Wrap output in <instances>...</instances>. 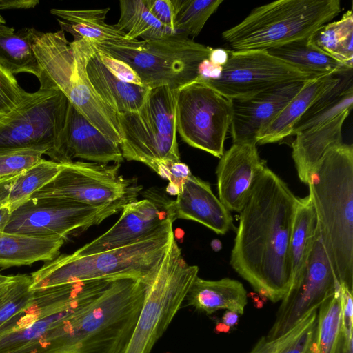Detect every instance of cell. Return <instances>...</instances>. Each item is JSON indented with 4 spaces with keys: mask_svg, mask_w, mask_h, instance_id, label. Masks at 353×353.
Segmentation results:
<instances>
[{
    "mask_svg": "<svg viewBox=\"0 0 353 353\" xmlns=\"http://www.w3.org/2000/svg\"><path fill=\"white\" fill-rule=\"evenodd\" d=\"M298 199L266 167L240 212L230 264L273 303L283 299L292 281L290 243Z\"/></svg>",
    "mask_w": 353,
    "mask_h": 353,
    "instance_id": "1",
    "label": "cell"
},
{
    "mask_svg": "<svg viewBox=\"0 0 353 353\" xmlns=\"http://www.w3.org/2000/svg\"><path fill=\"white\" fill-rule=\"evenodd\" d=\"M148 285L134 278L113 280L94 300L64 319L39 353H123Z\"/></svg>",
    "mask_w": 353,
    "mask_h": 353,
    "instance_id": "2",
    "label": "cell"
},
{
    "mask_svg": "<svg viewBox=\"0 0 353 353\" xmlns=\"http://www.w3.org/2000/svg\"><path fill=\"white\" fill-rule=\"evenodd\" d=\"M318 228L341 286L353 292V148L330 149L307 183Z\"/></svg>",
    "mask_w": 353,
    "mask_h": 353,
    "instance_id": "3",
    "label": "cell"
},
{
    "mask_svg": "<svg viewBox=\"0 0 353 353\" xmlns=\"http://www.w3.org/2000/svg\"><path fill=\"white\" fill-rule=\"evenodd\" d=\"M33 50L39 68V89L61 92L94 127L120 145L117 114L97 94L87 73V65L97 47L83 39L69 42L60 30L39 31Z\"/></svg>",
    "mask_w": 353,
    "mask_h": 353,
    "instance_id": "4",
    "label": "cell"
},
{
    "mask_svg": "<svg viewBox=\"0 0 353 353\" xmlns=\"http://www.w3.org/2000/svg\"><path fill=\"white\" fill-rule=\"evenodd\" d=\"M173 225L127 246L85 256L61 254L31 274L32 290L101 279L134 278L149 284L174 234Z\"/></svg>",
    "mask_w": 353,
    "mask_h": 353,
    "instance_id": "5",
    "label": "cell"
},
{
    "mask_svg": "<svg viewBox=\"0 0 353 353\" xmlns=\"http://www.w3.org/2000/svg\"><path fill=\"white\" fill-rule=\"evenodd\" d=\"M341 10L339 0H279L254 8L222 33L232 51L267 50L312 36Z\"/></svg>",
    "mask_w": 353,
    "mask_h": 353,
    "instance_id": "6",
    "label": "cell"
},
{
    "mask_svg": "<svg viewBox=\"0 0 353 353\" xmlns=\"http://www.w3.org/2000/svg\"><path fill=\"white\" fill-rule=\"evenodd\" d=\"M177 90L150 89L141 107L118 114L124 159L142 163L168 180L169 167L181 161L175 121Z\"/></svg>",
    "mask_w": 353,
    "mask_h": 353,
    "instance_id": "7",
    "label": "cell"
},
{
    "mask_svg": "<svg viewBox=\"0 0 353 353\" xmlns=\"http://www.w3.org/2000/svg\"><path fill=\"white\" fill-rule=\"evenodd\" d=\"M105 286L104 281L92 280L33 290L31 304L0 326V353H38L49 334Z\"/></svg>",
    "mask_w": 353,
    "mask_h": 353,
    "instance_id": "8",
    "label": "cell"
},
{
    "mask_svg": "<svg viewBox=\"0 0 353 353\" xmlns=\"http://www.w3.org/2000/svg\"><path fill=\"white\" fill-rule=\"evenodd\" d=\"M199 268L184 259L174 234L148 285L133 333L123 353H150L185 300Z\"/></svg>",
    "mask_w": 353,
    "mask_h": 353,
    "instance_id": "9",
    "label": "cell"
},
{
    "mask_svg": "<svg viewBox=\"0 0 353 353\" xmlns=\"http://www.w3.org/2000/svg\"><path fill=\"white\" fill-rule=\"evenodd\" d=\"M96 47L102 54L128 63L143 85L150 89L165 85L171 90L196 80L199 64L208 59L212 49L180 32L157 40H141L133 48Z\"/></svg>",
    "mask_w": 353,
    "mask_h": 353,
    "instance_id": "10",
    "label": "cell"
},
{
    "mask_svg": "<svg viewBox=\"0 0 353 353\" xmlns=\"http://www.w3.org/2000/svg\"><path fill=\"white\" fill-rule=\"evenodd\" d=\"M135 199L128 197L97 208L59 197H30L12 211L4 232L66 239L70 234L99 225Z\"/></svg>",
    "mask_w": 353,
    "mask_h": 353,
    "instance_id": "11",
    "label": "cell"
},
{
    "mask_svg": "<svg viewBox=\"0 0 353 353\" xmlns=\"http://www.w3.org/2000/svg\"><path fill=\"white\" fill-rule=\"evenodd\" d=\"M68 102L59 90L39 89L32 92L17 108L0 117V153L47 147V156L59 163V141Z\"/></svg>",
    "mask_w": 353,
    "mask_h": 353,
    "instance_id": "12",
    "label": "cell"
},
{
    "mask_svg": "<svg viewBox=\"0 0 353 353\" xmlns=\"http://www.w3.org/2000/svg\"><path fill=\"white\" fill-rule=\"evenodd\" d=\"M232 115L230 99L204 81L194 80L176 91V132L193 148L221 158Z\"/></svg>",
    "mask_w": 353,
    "mask_h": 353,
    "instance_id": "13",
    "label": "cell"
},
{
    "mask_svg": "<svg viewBox=\"0 0 353 353\" xmlns=\"http://www.w3.org/2000/svg\"><path fill=\"white\" fill-rule=\"evenodd\" d=\"M120 165L83 161L61 163L54 179L31 197H59L97 208L136 198L141 187L121 175Z\"/></svg>",
    "mask_w": 353,
    "mask_h": 353,
    "instance_id": "14",
    "label": "cell"
},
{
    "mask_svg": "<svg viewBox=\"0 0 353 353\" xmlns=\"http://www.w3.org/2000/svg\"><path fill=\"white\" fill-rule=\"evenodd\" d=\"M321 77L303 71L266 50H229L221 77L205 82L229 99L248 97L285 83Z\"/></svg>",
    "mask_w": 353,
    "mask_h": 353,
    "instance_id": "15",
    "label": "cell"
},
{
    "mask_svg": "<svg viewBox=\"0 0 353 353\" xmlns=\"http://www.w3.org/2000/svg\"><path fill=\"white\" fill-rule=\"evenodd\" d=\"M340 289L318 228L306 267L281 300L274 322L265 338L273 339L285 334L307 313L318 309Z\"/></svg>",
    "mask_w": 353,
    "mask_h": 353,
    "instance_id": "16",
    "label": "cell"
},
{
    "mask_svg": "<svg viewBox=\"0 0 353 353\" xmlns=\"http://www.w3.org/2000/svg\"><path fill=\"white\" fill-rule=\"evenodd\" d=\"M175 220L174 200L158 190H147L144 199L124 205L108 231L73 254L85 256L127 246L159 233Z\"/></svg>",
    "mask_w": 353,
    "mask_h": 353,
    "instance_id": "17",
    "label": "cell"
},
{
    "mask_svg": "<svg viewBox=\"0 0 353 353\" xmlns=\"http://www.w3.org/2000/svg\"><path fill=\"white\" fill-rule=\"evenodd\" d=\"M307 81L285 83L248 97L230 99L233 143L256 145L260 134Z\"/></svg>",
    "mask_w": 353,
    "mask_h": 353,
    "instance_id": "18",
    "label": "cell"
},
{
    "mask_svg": "<svg viewBox=\"0 0 353 353\" xmlns=\"http://www.w3.org/2000/svg\"><path fill=\"white\" fill-rule=\"evenodd\" d=\"M265 168L256 144L233 143L223 152L216 174L219 199L229 211L242 210Z\"/></svg>",
    "mask_w": 353,
    "mask_h": 353,
    "instance_id": "19",
    "label": "cell"
},
{
    "mask_svg": "<svg viewBox=\"0 0 353 353\" xmlns=\"http://www.w3.org/2000/svg\"><path fill=\"white\" fill-rule=\"evenodd\" d=\"M79 158L94 163H121L120 145L105 137L68 102L65 125L59 141V163Z\"/></svg>",
    "mask_w": 353,
    "mask_h": 353,
    "instance_id": "20",
    "label": "cell"
},
{
    "mask_svg": "<svg viewBox=\"0 0 353 353\" xmlns=\"http://www.w3.org/2000/svg\"><path fill=\"white\" fill-rule=\"evenodd\" d=\"M174 208L176 219L194 221L219 234L234 228L230 211L214 194L210 185L192 174L183 183Z\"/></svg>",
    "mask_w": 353,
    "mask_h": 353,
    "instance_id": "21",
    "label": "cell"
},
{
    "mask_svg": "<svg viewBox=\"0 0 353 353\" xmlns=\"http://www.w3.org/2000/svg\"><path fill=\"white\" fill-rule=\"evenodd\" d=\"M109 8L93 10H66L53 8L50 13L64 32L72 35L74 40H86L96 46L133 48L141 41L132 39L116 26L105 23Z\"/></svg>",
    "mask_w": 353,
    "mask_h": 353,
    "instance_id": "22",
    "label": "cell"
},
{
    "mask_svg": "<svg viewBox=\"0 0 353 353\" xmlns=\"http://www.w3.org/2000/svg\"><path fill=\"white\" fill-rule=\"evenodd\" d=\"M350 112L296 134L292 143V159L301 182L307 185L312 171L325 154L343 143L342 128Z\"/></svg>",
    "mask_w": 353,
    "mask_h": 353,
    "instance_id": "23",
    "label": "cell"
},
{
    "mask_svg": "<svg viewBox=\"0 0 353 353\" xmlns=\"http://www.w3.org/2000/svg\"><path fill=\"white\" fill-rule=\"evenodd\" d=\"M338 75H323L310 80L268 125L258 138L257 144L279 141L291 135L296 123L323 94L340 81Z\"/></svg>",
    "mask_w": 353,
    "mask_h": 353,
    "instance_id": "24",
    "label": "cell"
},
{
    "mask_svg": "<svg viewBox=\"0 0 353 353\" xmlns=\"http://www.w3.org/2000/svg\"><path fill=\"white\" fill-rule=\"evenodd\" d=\"M86 70L97 94L117 114L139 110L150 90L146 86L125 83L114 77L101 62L97 50Z\"/></svg>",
    "mask_w": 353,
    "mask_h": 353,
    "instance_id": "25",
    "label": "cell"
},
{
    "mask_svg": "<svg viewBox=\"0 0 353 353\" xmlns=\"http://www.w3.org/2000/svg\"><path fill=\"white\" fill-rule=\"evenodd\" d=\"M185 301L187 305L208 314L220 310L243 314L248 303L247 292L239 281L229 278L212 281L199 276L193 282Z\"/></svg>",
    "mask_w": 353,
    "mask_h": 353,
    "instance_id": "26",
    "label": "cell"
},
{
    "mask_svg": "<svg viewBox=\"0 0 353 353\" xmlns=\"http://www.w3.org/2000/svg\"><path fill=\"white\" fill-rule=\"evenodd\" d=\"M66 239L0 232V267L31 265L56 258Z\"/></svg>",
    "mask_w": 353,
    "mask_h": 353,
    "instance_id": "27",
    "label": "cell"
},
{
    "mask_svg": "<svg viewBox=\"0 0 353 353\" xmlns=\"http://www.w3.org/2000/svg\"><path fill=\"white\" fill-rule=\"evenodd\" d=\"M266 51L296 68L317 75H342L352 70L321 50L312 36Z\"/></svg>",
    "mask_w": 353,
    "mask_h": 353,
    "instance_id": "28",
    "label": "cell"
},
{
    "mask_svg": "<svg viewBox=\"0 0 353 353\" xmlns=\"http://www.w3.org/2000/svg\"><path fill=\"white\" fill-rule=\"evenodd\" d=\"M38 32L34 28L15 31L0 23V66L14 76L24 72L37 78L39 68L33 44Z\"/></svg>",
    "mask_w": 353,
    "mask_h": 353,
    "instance_id": "29",
    "label": "cell"
},
{
    "mask_svg": "<svg viewBox=\"0 0 353 353\" xmlns=\"http://www.w3.org/2000/svg\"><path fill=\"white\" fill-rule=\"evenodd\" d=\"M317 230V218L311 196L299 198L290 243L292 272L290 285L297 281L306 267Z\"/></svg>",
    "mask_w": 353,
    "mask_h": 353,
    "instance_id": "30",
    "label": "cell"
},
{
    "mask_svg": "<svg viewBox=\"0 0 353 353\" xmlns=\"http://www.w3.org/2000/svg\"><path fill=\"white\" fill-rule=\"evenodd\" d=\"M353 103L352 72L341 78L338 84L319 98L294 125L291 135L315 127L351 110Z\"/></svg>",
    "mask_w": 353,
    "mask_h": 353,
    "instance_id": "31",
    "label": "cell"
},
{
    "mask_svg": "<svg viewBox=\"0 0 353 353\" xmlns=\"http://www.w3.org/2000/svg\"><path fill=\"white\" fill-rule=\"evenodd\" d=\"M119 7L120 17L115 26L132 39L152 41L175 33L154 18L143 0H121Z\"/></svg>",
    "mask_w": 353,
    "mask_h": 353,
    "instance_id": "32",
    "label": "cell"
},
{
    "mask_svg": "<svg viewBox=\"0 0 353 353\" xmlns=\"http://www.w3.org/2000/svg\"><path fill=\"white\" fill-rule=\"evenodd\" d=\"M324 52L350 70L353 66V15L348 10L336 21L322 26L312 36Z\"/></svg>",
    "mask_w": 353,
    "mask_h": 353,
    "instance_id": "33",
    "label": "cell"
},
{
    "mask_svg": "<svg viewBox=\"0 0 353 353\" xmlns=\"http://www.w3.org/2000/svg\"><path fill=\"white\" fill-rule=\"evenodd\" d=\"M317 311L307 313L292 328L275 339L261 336L248 353H305L316 327Z\"/></svg>",
    "mask_w": 353,
    "mask_h": 353,
    "instance_id": "34",
    "label": "cell"
},
{
    "mask_svg": "<svg viewBox=\"0 0 353 353\" xmlns=\"http://www.w3.org/2000/svg\"><path fill=\"white\" fill-rule=\"evenodd\" d=\"M316 325L305 353H334L341 327V289L318 308Z\"/></svg>",
    "mask_w": 353,
    "mask_h": 353,
    "instance_id": "35",
    "label": "cell"
},
{
    "mask_svg": "<svg viewBox=\"0 0 353 353\" xmlns=\"http://www.w3.org/2000/svg\"><path fill=\"white\" fill-rule=\"evenodd\" d=\"M61 163L41 159L37 164L19 174L10 192L8 205L12 211L31 196L52 181Z\"/></svg>",
    "mask_w": 353,
    "mask_h": 353,
    "instance_id": "36",
    "label": "cell"
},
{
    "mask_svg": "<svg viewBox=\"0 0 353 353\" xmlns=\"http://www.w3.org/2000/svg\"><path fill=\"white\" fill-rule=\"evenodd\" d=\"M223 3V0H174V30L188 37H195Z\"/></svg>",
    "mask_w": 353,
    "mask_h": 353,
    "instance_id": "37",
    "label": "cell"
},
{
    "mask_svg": "<svg viewBox=\"0 0 353 353\" xmlns=\"http://www.w3.org/2000/svg\"><path fill=\"white\" fill-rule=\"evenodd\" d=\"M47 147L28 148L0 153V178L20 174L37 164L43 154L48 155Z\"/></svg>",
    "mask_w": 353,
    "mask_h": 353,
    "instance_id": "38",
    "label": "cell"
},
{
    "mask_svg": "<svg viewBox=\"0 0 353 353\" xmlns=\"http://www.w3.org/2000/svg\"><path fill=\"white\" fill-rule=\"evenodd\" d=\"M14 75L0 66V117L12 112L29 98Z\"/></svg>",
    "mask_w": 353,
    "mask_h": 353,
    "instance_id": "39",
    "label": "cell"
},
{
    "mask_svg": "<svg viewBox=\"0 0 353 353\" xmlns=\"http://www.w3.org/2000/svg\"><path fill=\"white\" fill-rule=\"evenodd\" d=\"M353 307H341V323L334 353H353Z\"/></svg>",
    "mask_w": 353,
    "mask_h": 353,
    "instance_id": "40",
    "label": "cell"
},
{
    "mask_svg": "<svg viewBox=\"0 0 353 353\" xmlns=\"http://www.w3.org/2000/svg\"><path fill=\"white\" fill-rule=\"evenodd\" d=\"M101 62L116 78L125 83L143 85L137 72L125 62L105 55L98 51Z\"/></svg>",
    "mask_w": 353,
    "mask_h": 353,
    "instance_id": "41",
    "label": "cell"
},
{
    "mask_svg": "<svg viewBox=\"0 0 353 353\" xmlns=\"http://www.w3.org/2000/svg\"><path fill=\"white\" fill-rule=\"evenodd\" d=\"M150 12L161 24L173 32L174 30L175 6L174 0H143Z\"/></svg>",
    "mask_w": 353,
    "mask_h": 353,
    "instance_id": "42",
    "label": "cell"
},
{
    "mask_svg": "<svg viewBox=\"0 0 353 353\" xmlns=\"http://www.w3.org/2000/svg\"><path fill=\"white\" fill-rule=\"evenodd\" d=\"M192 174L189 167L181 161L174 162L169 167V184L167 192L171 195H177L181 190L183 183Z\"/></svg>",
    "mask_w": 353,
    "mask_h": 353,
    "instance_id": "43",
    "label": "cell"
},
{
    "mask_svg": "<svg viewBox=\"0 0 353 353\" xmlns=\"http://www.w3.org/2000/svg\"><path fill=\"white\" fill-rule=\"evenodd\" d=\"M223 67L212 63L208 59H204L199 65L198 77L196 80L208 82L218 79L222 73Z\"/></svg>",
    "mask_w": 353,
    "mask_h": 353,
    "instance_id": "44",
    "label": "cell"
},
{
    "mask_svg": "<svg viewBox=\"0 0 353 353\" xmlns=\"http://www.w3.org/2000/svg\"><path fill=\"white\" fill-rule=\"evenodd\" d=\"M39 3L37 0H0V10L29 9Z\"/></svg>",
    "mask_w": 353,
    "mask_h": 353,
    "instance_id": "45",
    "label": "cell"
},
{
    "mask_svg": "<svg viewBox=\"0 0 353 353\" xmlns=\"http://www.w3.org/2000/svg\"><path fill=\"white\" fill-rule=\"evenodd\" d=\"M18 175L0 178V207L8 205L10 192Z\"/></svg>",
    "mask_w": 353,
    "mask_h": 353,
    "instance_id": "46",
    "label": "cell"
},
{
    "mask_svg": "<svg viewBox=\"0 0 353 353\" xmlns=\"http://www.w3.org/2000/svg\"><path fill=\"white\" fill-rule=\"evenodd\" d=\"M229 58V50L223 48H212L208 59L216 65L223 67L226 64Z\"/></svg>",
    "mask_w": 353,
    "mask_h": 353,
    "instance_id": "47",
    "label": "cell"
},
{
    "mask_svg": "<svg viewBox=\"0 0 353 353\" xmlns=\"http://www.w3.org/2000/svg\"><path fill=\"white\" fill-rule=\"evenodd\" d=\"M19 275H15L9 281L0 285V305L11 295Z\"/></svg>",
    "mask_w": 353,
    "mask_h": 353,
    "instance_id": "48",
    "label": "cell"
},
{
    "mask_svg": "<svg viewBox=\"0 0 353 353\" xmlns=\"http://www.w3.org/2000/svg\"><path fill=\"white\" fill-rule=\"evenodd\" d=\"M12 214V210L8 205L0 207V232L5 230Z\"/></svg>",
    "mask_w": 353,
    "mask_h": 353,
    "instance_id": "49",
    "label": "cell"
},
{
    "mask_svg": "<svg viewBox=\"0 0 353 353\" xmlns=\"http://www.w3.org/2000/svg\"><path fill=\"white\" fill-rule=\"evenodd\" d=\"M238 319L239 314L230 310H227L222 318L223 324L228 327L234 326L237 323Z\"/></svg>",
    "mask_w": 353,
    "mask_h": 353,
    "instance_id": "50",
    "label": "cell"
},
{
    "mask_svg": "<svg viewBox=\"0 0 353 353\" xmlns=\"http://www.w3.org/2000/svg\"><path fill=\"white\" fill-rule=\"evenodd\" d=\"M211 245L215 252H218L222 248L221 242L219 239H214L211 243Z\"/></svg>",
    "mask_w": 353,
    "mask_h": 353,
    "instance_id": "51",
    "label": "cell"
},
{
    "mask_svg": "<svg viewBox=\"0 0 353 353\" xmlns=\"http://www.w3.org/2000/svg\"><path fill=\"white\" fill-rule=\"evenodd\" d=\"M14 276H6L0 273V285L5 283L13 278Z\"/></svg>",
    "mask_w": 353,
    "mask_h": 353,
    "instance_id": "52",
    "label": "cell"
},
{
    "mask_svg": "<svg viewBox=\"0 0 353 353\" xmlns=\"http://www.w3.org/2000/svg\"><path fill=\"white\" fill-rule=\"evenodd\" d=\"M0 23H3V24L6 23L5 19L1 17V14H0Z\"/></svg>",
    "mask_w": 353,
    "mask_h": 353,
    "instance_id": "53",
    "label": "cell"
}]
</instances>
